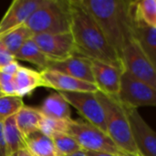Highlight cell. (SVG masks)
Wrapping results in <instances>:
<instances>
[{"mask_svg":"<svg viewBox=\"0 0 156 156\" xmlns=\"http://www.w3.org/2000/svg\"><path fill=\"white\" fill-rule=\"evenodd\" d=\"M69 121L64 120H57L44 117L42 118L38 130L48 137H52L53 135L60 133H67Z\"/></svg>","mask_w":156,"mask_h":156,"instance_id":"484cf974","label":"cell"},{"mask_svg":"<svg viewBox=\"0 0 156 156\" xmlns=\"http://www.w3.org/2000/svg\"><path fill=\"white\" fill-rule=\"evenodd\" d=\"M85 151V150H84ZM86 154L88 156H123V155H117L110 153H104V152H92V151H85Z\"/></svg>","mask_w":156,"mask_h":156,"instance_id":"4dcf8cb0","label":"cell"},{"mask_svg":"<svg viewBox=\"0 0 156 156\" xmlns=\"http://www.w3.org/2000/svg\"><path fill=\"white\" fill-rule=\"evenodd\" d=\"M10 156H33L29 151L27 149V148H24V149H21V150H18L16 151V153H14L13 154H11Z\"/></svg>","mask_w":156,"mask_h":156,"instance_id":"1f68e13d","label":"cell"},{"mask_svg":"<svg viewBox=\"0 0 156 156\" xmlns=\"http://www.w3.org/2000/svg\"><path fill=\"white\" fill-rule=\"evenodd\" d=\"M122 60L126 71L136 79L156 88L155 67L134 39L123 48Z\"/></svg>","mask_w":156,"mask_h":156,"instance_id":"52a82bcc","label":"cell"},{"mask_svg":"<svg viewBox=\"0 0 156 156\" xmlns=\"http://www.w3.org/2000/svg\"><path fill=\"white\" fill-rule=\"evenodd\" d=\"M123 156H133V155H130V154H125V155Z\"/></svg>","mask_w":156,"mask_h":156,"instance_id":"e575fe53","label":"cell"},{"mask_svg":"<svg viewBox=\"0 0 156 156\" xmlns=\"http://www.w3.org/2000/svg\"><path fill=\"white\" fill-rule=\"evenodd\" d=\"M43 115L39 109L27 105H24L15 115L16 125L24 138L38 130Z\"/></svg>","mask_w":156,"mask_h":156,"instance_id":"d6986e66","label":"cell"},{"mask_svg":"<svg viewBox=\"0 0 156 156\" xmlns=\"http://www.w3.org/2000/svg\"><path fill=\"white\" fill-rule=\"evenodd\" d=\"M91 67L98 90L108 96L118 99L123 71L112 65L93 59H91Z\"/></svg>","mask_w":156,"mask_h":156,"instance_id":"7c38bea8","label":"cell"},{"mask_svg":"<svg viewBox=\"0 0 156 156\" xmlns=\"http://www.w3.org/2000/svg\"><path fill=\"white\" fill-rule=\"evenodd\" d=\"M0 90L4 95H15L13 76L0 72Z\"/></svg>","mask_w":156,"mask_h":156,"instance_id":"4316f807","label":"cell"},{"mask_svg":"<svg viewBox=\"0 0 156 156\" xmlns=\"http://www.w3.org/2000/svg\"><path fill=\"white\" fill-rule=\"evenodd\" d=\"M15 59L34 64L40 69V71L47 69L50 61L38 48V46L32 40V38L27 40L17 51V53L15 55Z\"/></svg>","mask_w":156,"mask_h":156,"instance_id":"ffe728a7","label":"cell"},{"mask_svg":"<svg viewBox=\"0 0 156 156\" xmlns=\"http://www.w3.org/2000/svg\"><path fill=\"white\" fill-rule=\"evenodd\" d=\"M135 1V0H134ZM133 39L156 69V27L137 19L134 16L133 25Z\"/></svg>","mask_w":156,"mask_h":156,"instance_id":"9a60e30c","label":"cell"},{"mask_svg":"<svg viewBox=\"0 0 156 156\" xmlns=\"http://www.w3.org/2000/svg\"><path fill=\"white\" fill-rule=\"evenodd\" d=\"M70 33L75 43V55L101 61L124 71L121 57L80 0H70Z\"/></svg>","mask_w":156,"mask_h":156,"instance_id":"6da1fadb","label":"cell"},{"mask_svg":"<svg viewBox=\"0 0 156 156\" xmlns=\"http://www.w3.org/2000/svg\"><path fill=\"white\" fill-rule=\"evenodd\" d=\"M16 60L15 57L0 43V68Z\"/></svg>","mask_w":156,"mask_h":156,"instance_id":"83f0119b","label":"cell"},{"mask_svg":"<svg viewBox=\"0 0 156 156\" xmlns=\"http://www.w3.org/2000/svg\"><path fill=\"white\" fill-rule=\"evenodd\" d=\"M1 96H4V94L2 93V91H1V90H0V97H1Z\"/></svg>","mask_w":156,"mask_h":156,"instance_id":"836d02e7","label":"cell"},{"mask_svg":"<svg viewBox=\"0 0 156 156\" xmlns=\"http://www.w3.org/2000/svg\"><path fill=\"white\" fill-rule=\"evenodd\" d=\"M59 92V91H58ZM89 123L107 133L103 108L96 92H59Z\"/></svg>","mask_w":156,"mask_h":156,"instance_id":"ba28073f","label":"cell"},{"mask_svg":"<svg viewBox=\"0 0 156 156\" xmlns=\"http://www.w3.org/2000/svg\"><path fill=\"white\" fill-rule=\"evenodd\" d=\"M43 0H14L0 20V37L26 24Z\"/></svg>","mask_w":156,"mask_h":156,"instance_id":"8fae6325","label":"cell"},{"mask_svg":"<svg viewBox=\"0 0 156 156\" xmlns=\"http://www.w3.org/2000/svg\"><path fill=\"white\" fill-rule=\"evenodd\" d=\"M118 100L122 104L135 109L144 106L156 107V88L136 79L124 70L122 73Z\"/></svg>","mask_w":156,"mask_h":156,"instance_id":"8992f818","label":"cell"},{"mask_svg":"<svg viewBox=\"0 0 156 156\" xmlns=\"http://www.w3.org/2000/svg\"><path fill=\"white\" fill-rule=\"evenodd\" d=\"M26 148L33 156H59L52 139L39 130L25 137Z\"/></svg>","mask_w":156,"mask_h":156,"instance_id":"ac0fdd59","label":"cell"},{"mask_svg":"<svg viewBox=\"0 0 156 156\" xmlns=\"http://www.w3.org/2000/svg\"><path fill=\"white\" fill-rule=\"evenodd\" d=\"M20 65L19 63L16 61V60H14L12 62H10L9 64L0 68V72L1 73H4V74H7V75H11L13 76L16 71L17 69H19Z\"/></svg>","mask_w":156,"mask_h":156,"instance_id":"f1b7e54d","label":"cell"},{"mask_svg":"<svg viewBox=\"0 0 156 156\" xmlns=\"http://www.w3.org/2000/svg\"><path fill=\"white\" fill-rule=\"evenodd\" d=\"M123 107L139 154L141 156H156V132L142 117L138 109L125 105Z\"/></svg>","mask_w":156,"mask_h":156,"instance_id":"30bf717a","label":"cell"},{"mask_svg":"<svg viewBox=\"0 0 156 156\" xmlns=\"http://www.w3.org/2000/svg\"><path fill=\"white\" fill-rule=\"evenodd\" d=\"M67 133L71 135L82 150L104 152L117 155H125L111 139L107 133L82 120H69Z\"/></svg>","mask_w":156,"mask_h":156,"instance_id":"5b68a950","label":"cell"},{"mask_svg":"<svg viewBox=\"0 0 156 156\" xmlns=\"http://www.w3.org/2000/svg\"><path fill=\"white\" fill-rule=\"evenodd\" d=\"M45 88H51L59 92H97L99 90L93 83H90L60 72L45 69L40 71Z\"/></svg>","mask_w":156,"mask_h":156,"instance_id":"4fadbf2b","label":"cell"},{"mask_svg":"<svg viewBox=\"0 0 156 156\" xmlns=\"http://www.w3.org/2000/svg\"><path fill=\"white\" fill-rule=\"evenodd\" d=\"M122 58L123 48L133 40L134 0H80Z\"/></svg>","mask_w":156,"mask_h":156,"instance_id":"7a4b0ae2","label":"cell"},{"mask_svg":"<svg viewBox=\"0 0 156 156\" xmlns=\"http://www.w3.org/2000/svg\"><path fill=\"white\" fill-rule=\"evenodd\" d=\"M0 156H7L6 144H5V134H4L3 122H1V121H0Z\"/></svg>","mask_w":156,"mask_h":156,"instance_id":"f546056e","label":"cell"},{"mask_svg":"<svg viewBox=\"0 0 156 156\" xmlns=\"http://www.w3.org/2000/svg\"><path fill=\"white\" fill-rule=\"evenodd\" d=\"M59 156H66L82 150L78 142L69 133H60L51 137Z\"/></svg>","mask_w":156,"mask_h":156,"instance_id":"cb8c5ba5","label":"cell"},{"mask_svg":"<svg viewBox=\"0 0 156 156\" xmlns=\"http://www.w3.org/2000/svg\"><path fill=\"white\" fill-rule=\"evenodd\" d=\"M25 25L33 34L70 32V0H43Z\"/></svg>","mask_w":156,"mask_h":156,"instance_id":"277c9868","label":"cell"},{"mask_svg":"<svg viewBox=\"0 0 156 156\" xmlns=\"http://www.w3.org/2000/svg\"><path fill=\"white\" fill-rule=\"evenodd\" d=\"M134 16L146 25L156 27V0H135Z\"/></svg>","mask_w":156,"mask_h":156,"instance_id":"603a6c76","label":"cell"},{"mask_svg":"<svg viewBox=\"0 0 156 156\" xmlns=\"http://www.w3.org/2000/svg\"><path fill=\"white\" fill-rule=\"evenodd\" d=\"M66 156H88L86 154V153H85V151L84 150H80V151H78V152H76V153H73V154H69V155H66Z\"/></svg>","mask_w":156,"mask_h":156,"instance_id":"d6a6232c","label":"cell"},{"mask_svg":"<svg viewBox=\"0 0 156 156\" xmlns=\"http://www.w3.org/2000/svg\"><path fill=\"white\" fill-rule=\"evenodd\" d=\"M47 69L60 72L75 79L95 84L91 59L82 56L74 55L63 60L49 61V65Z\"/></svg>","mask_w":156,"mask_h":156,"instance_id":"5bb4252c","label":"cell"},{"mask_svg":"<svg viewBox=\"0 0 156 156\" xmlns=\"http://www.w3.org/2000/svg\"><path fill=\"white\" fill-rule=\"evenodd\" d=\"M96 95L103 108L107 134L124 154L141 156L135 145L123 105L117 98L108 96L100 90L96 92Z\"/></svg>","mask_w":156,"mask_h":156,"instance_id":"3957f363","label":"cell"},{"mask_svg":"<svg viewBox=\"0 0 156 156\" xmlns=\"http://www.w3.org/2000/svg\"><path fill=\"white\" fill-rule=\"evenodd\" d=\"M15 95L20 98L30 95L37 88L45 87L40 71L20 66L13 75Z\"/></svg>","mask_w":156,"mask_h":156,"instance_id":"2e32d148","label":"cell"},{"mask_svg":"<svg viewBox=\"0 0 156 156\" xmlns=\"http://www.w3.org/2000/svg\"><path fill=\"white\" fill-rule=\"evenodd\" d=\"M25 105L23 98L16 95H4L0 97V121L15 116Z\"/></svg>","mask_w":156,"mask_h":156,"instance_id":"d4e9b609","label":"cell"},{"mask_svg":"<svg viewBox=\"0 0 156 156\" xmlns=\"http://www.w3.org/2000/svg\"><path fill=\"white\" fill-rule=\"evenodd\" d=\"M44 117L69 121L71 120L70 105L58 92H51L38 108Z\"/></svg>","mask_w":156,"mask_h":156,"instance_id":"e0dca14e","label":"cell"},{"mask_svg":"<svg viewBox=\"0 0 156 156\" xmlns=\"http://www.w3.org/2000/svg\"><path fill=\"white\" fill-rule=\"evenodd\" d=\"M3 127L7 156H10L18 150L26 148L25 138L16 125L15 116L9 117L4 121Z\"/></svg>","mask_w":156,"mask_h":156,"instance_id":"44dd1931","label":"cell"},{"mask_svg":"<svg viewBox=\"0 0 156 156\" xmlns=\"http://www.w3.org/2000/svg\"><path fill=\"white\" fill-rule=\"evenodd\" d=\"M31 38L50 61L63 60L76 54L75 43L70 32L34 34Z\"/></svg>","mask_w":156,"mask_h":156,"instance_id":"9c48e42d","label":"cell"},{"mask_svg":"<svg viewBox=\"0 0 156 156\" xmlns=\"http://www.w3.org/2000/svg\"><path fill=\"white\" fill-rule=\"evenodd\" d=\"M33 32L26 26L23 25L8 33L0 37V43L15 57L22 46L33 36Z\"/></svg>","mask_w":156,"mask_h":156,"instance_id":"7402d4cb","label":"cell"}]
</instances>
